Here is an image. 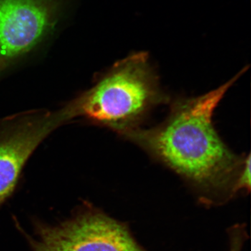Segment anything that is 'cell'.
<instances>
[{
  "instance_id": "1",
  "label": "cell",
  "mask_w": 251,
  "mask_h": 251,
  "mask_svg": "<svg viewBox=\"0 0 251 251\" xmlns=\"http://www.w3.org/2000/svg\"><path fill=\"white\" fill-rule=\"evenodd\" d=\"M245 69L219 88L172 105L168 118L153 128L135 127L120 133L179 175L205 205L227 202L241 191L250 154L239 157L224 143L212 118L225 94Z\"/></svg>"
},
{
  "instance_id": "2",
  "label": "cell",
  "mask_w": 251,
  "mask_h": 251,
  "mask_svg": "<svg viewBox=\"0 0 251 251\" xmlns=\"http://www.w3.org/2000/svg\"><path fill=\"white\" fill-rule=\"evenodd\" d=\"M167 100L148 54L138 52L116 63L72 107L74 116L82 115L120 134L138 127L151 108Z\"/></svg>"
},
{
  "instance_id": "3",
  "label": "cell",
  "mask_w": 251,
  "mask_h": 251,
  "mask_svg": "<svg viewBox=\"0 0 251 251\" xmlns=\"http://www.w3.org/2000/svg\"><path fill=\"white\" fill-rule=\"evenodd\" d=\"M34 251H147L126 224L89 210L55 226H40L31 240Z\"/></svg>"
},
{
  "instance_id": "4",
  "label": "cell",
  "mask_w": 251,
  "mask_h": 251,
  "mask_svg": "<svg viewBox=\"0 0 251 251\" xmlns=\"http://www.w3.org/2000/svg\"><path fill=\"white\" fill-rule=\"evenodd\" d=\"M56 0H0V63L27 52L53 27Z\"/></svg>"
},
{
  "instance_id": "5",
  "label": "cell",
  "mask_w": 251,
  "mask_h": 251,
  "mask_svg": "<svg viewBox=\"0 0 251 251\" xmlns=\"http://www.w3.org/2000/svg\"><path fill=\"white\" fill-rule=\"evenodd\" d=\"M71 117L68 108L57 113L25 117L11 122L0 133V204L14 191L25 163L36 147Z\"/></svg>"
},
{
  "instance_id": "6",
  "label": "cell",
  "mask_w": 251,
  "mask_h": 251,
  "mask_svg": "<svg viewBox=\"0 0 251 251\" xmlns=\"http://www.w3.org/2000/svg\"><path fill=\"white\" fill-rule=\"evenodd\" d=\"M228 251H243L244 243L247 241L245 234L234 231L228 234Z\"/></svg>"
}]
</instances>
